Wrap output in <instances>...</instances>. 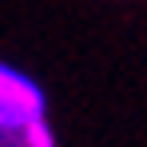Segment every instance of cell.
Masks as SVG:
<instances>
[{
  "mask_svg": "<svg viewBox=\"0 0 147 147\" xmlns=\"http://www.w3.org/2000/svg\"><path fill=\"white\" fill-rule=\"evenodd\" d=\"M24 147H56V135H52V127L44 115H36V119H28L24 127Z\"/></svg>",
  "mask_w": 147,
  "mask_h": 147,
  "instance_id": "cell-2",
  "label": "cell"
},
{
  "mask_svg": "<svg viewBox=\"0 0 147 147\" xmlns=\"http://www.w3.org/2000/svg\"><path fill=\"white\" fill-rule=\"evenodd\" d=\"M36 115H44L40 84L8 64H0V131H20Z\"/></svg>",
  "mask_w": 147,
  "mask_h": 147,
  "instance_id": "cell-1",
  "label": "cell"
}]
</instances>
